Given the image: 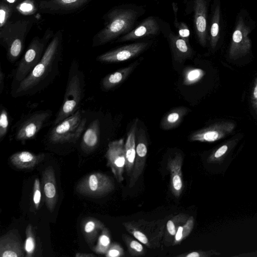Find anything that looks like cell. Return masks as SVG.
I'll return each mask as SVG.
<instances>
[{"label":"cell","instance_id":"1","mask_svg":"<svg viewBox=\"0 0 257 257\" xmlns=\"http://www.w3.org/2000/svg\"><path fill=\"white\" fill-rule=\"evenodd\" d=\"M62 33H55L44 52L42 59L31 73L20 83L16 90L21 96L36 90L47 79L57 65L62 47Z\"/></svg>","mask_w":257,"mask_h":257},{"label":"cell","instance_id":"2","mask_svg":"<svg viewBox=\"0 0 257 257\" xmlns=\"http://www.w3.org/2000/svg\"><path fill=\"white\" fill-rule=\"evenodd\" d=\"M139 17L138 11L132 9L115 8L104 16V27L92 39V47L109 43L121 35L131 31Z\"/></svg>","mask_w":257,"mask_h":257},{"label":"cell","instance_id":"3","mask_svg":"<svg viewBox=\"0 0 257 257\" xmlns=\"http://www.w3.org/2000/svg\"><path fill=\"white\" fill-rule=\"evenodd\" d=\"M32 25L29 20H19L9 21L0 29L1 44L6 48L7 58L11 62L16 61L22 53Z\"/></svg>","mask_w":257,"mask_h":257},{"label":"cell","instance_id":"4","mask_svg":"<svg viewBox=\"0 0 257 257\" xmlns=\"http://www.w3.org/2000/svg\"><path fill=\"white\" fill-rule=\"evenodd\" d=\"M166 219L148 221L144 219L123 223L125 230L150 249L161 246L165 233Z\"/></svg>","mask_w":257,"mask_h":257},{"label":"cell","instance_id":"5","mask_svg":"<svg viewBox=\"0 0 257 257\" xmlns=\"http://www.w3.org/2000/svg\"><path fill=\"white\" fill-rule=\"evenodd\" d=\"M53 36V31L48 29L42 38L36 36L32 40L16 69L14 76L16 82L23 81L40 62L47 44Z\"/></svg>","mask_w":257,"mask_h":257},{"label":"cell","instance_id":"6","mask_svg":"<svg viewBox=\"0 0 257 257\" xmlns=\"http://www.w3.org/2000/svg\"><path fill=\"white\" fill-rule=\"evenodd\" d=\"M86 123L79 110L56 124L50 132L49 138L54 143L75 142L81 136Z\"/></svg>","mask_w":257,"mask_h":257},{"label":"cell","instance_id":"7","mask_svg":"<svg viewBox=\"0 0 257 257\" xmlns=\"http://www.w3.org/2000/svg\"><path fill=\"white\" fill-rule=\"evenodd\" d=\"M83 88L80 75L72 71V73L69 74L63 103L54 121L55 125L76 112L82 99Z\"/></svg>","mask_w":257,"mask_h":257},{"label":"cell","instance_id":"8","mask_svg":"<svg viewBox=\"0 0 257 257\" xmlns=\"http://www.w3.org/2000/svg\"><path fill=\"white\" fill-rule=\"evenodd\" d=\"M114 189L113 180L108 175L94 172L83 177L77 184L76 190L79 194L90 197H102Z\"/></svg>","mask_w":257,"mask_h":257},{"label":"cell","instance_id":"9","mask_svg":"<svg viewBox=\"0 0 257 257\" xmlns=\"http://www.w3.org/2000/svg\"><path fill=\"white\" fill-rule=\"evenodd\" d=\"M250 29L242 17L236 22L228 51L229 58L235 60L248 54L251 49V41L249 37Z\"/></svg>","mask_w":257,"mask_h":257},{"label":"cell","instance_id":"10","mask_svg":"<svg viewBox=\"0 0 257 257\" xmlns=\"http://www.w3.org/2000/svg\"><path fill=\"white\" fill-rule=\"evenodd\" d=\"M105 157L107 160V166L110 168L117 182H122L124 180L123 173L126 164L124 139H120L109 142Z\"/></svg>","mask_w":257,"mask_h":257},{"label":"cell","instance_id":"11","mask_svg":"<svg viewBox=\"0 0 257 257\" xmlns=\"http://www.w3.org/2000/svg\"><path fill=\"white\" fill-rule=\"evenodd\" d=\"M92 0H44L40 2V12L51 15H66L80 11Z\"/></svg>","mask_w":257,"mask_h":257},{"label":"cell","instance_id":"12","mask_svg":"<svg viewBox=\"0 0 257 257\" xmlns=\"http://www.w3.org/2000/svg\"><path fill=\"white\" fill-rule=\"evenodd\" d=\"M234 122L230 121H221L197 130L189 137L191 141L200 142H214L225 138L235 128Z\"/></svg>","mask_w":257,"mask_h":257},{"label":"cell","instance_id":"13","mask_svg":"<svg viewBox=\"0 0 257 257\" xmlns=\"http://www.w3.org/2000/svg\"><path fill=\"white\" fill-rule=\"evenodd\" d=\"M148 45L147 42L130 44L103 53L97 57V60L109 63L124 62L139 55Z\"/></svg>","mask_w":257,"mask_h":257},{"label":"cell","instance_id":"14","mask_svg":"<svg viewBox=\"0 0 257 257\" xmlns=\"http://www.w3.org/2000/svg\"><path fill=\"white\" fill-rule=\"evenodd\" d=\"M136 154L134 166L130 177L129 187L132 188L142 174L145 165L148 153V142L145 130L142 127L136 133Z\"/></svg>","mask_w":257,"mask_h":257},{"label":"cell","instance_id":"15","mask_svg":"<svg viewBox=\"0 0 257 257\" xmlns=\"http://www.w3.org/2000/svg\"><path fill=\"white\" fill-rule=\"evenodd\" d=\"M183 162V156L178 153L173 157H169L167 164V168L170 175V190L177 198L180 197L184 187L182 171Z\"/></svg>","mask_w":257,"mask_h":257},{"label":"cell","instance_id":"16","mask_svg":"<svg viewBox=\"0 0 257 257\" xmlns=\"http://www.w3.org/2000/svg\"><path fill=\"white\" fill-rule=\"evenodd\" d=\"M50 115L48 111L36 112L26 119L18 129L16 139L25 141L33 138L41 130Z\"/></svg>","mask_w":257,"mask_h":257},{"label":"cell","instance_id":"17","mask_svg":"<svg viewBox=\"0 0 257 257\" xmlns=\"http://www.w3.org/2000/svg\"><path fill=\"white\" fill-rule=\"evenodd\" d=\"M24 247L17 230H11L0 238L1 257L24 256Z\"/></svg>","mask_w":257,"mask_h":257},{"label":"cell","instance_id":"18","mask_svg":"<svg viewBox=\"0 0 257 257\" xmlns=\"http://www.w3.org/2000/svg\"><path fill=\"white\" fill-rule=\"evenodd\" d=\"M42 184L46 206L52 212L58 200L55 172L52 166H49L43 171Z\"/></svg>","mask_w":257,"mask_h":257},{"label":"cell","instance_id":"19","mask_svg":"<svg viewBox=\"0 0 257 257\" xmlns=\"http://www.w3.org/2000/svg\"><path fill=\"white\" fill-rule=\"evenodd\" d=\"M194 8L196 33L200 44L205 46L207 42L206 0H194Z\"/></svg>","mask_w":257,"mask_h":257},{"label":"cell","instance_id":"20","mask_svg":"<svg viewBox=\"0 0 257 257\" xmlns=\"http://www.w3.org/2000/svg\"><path fill=\"white\" fill-rule=\"evenodd\" d=\"M159 30L160 26L157 20L154 17H149L134 30L119 38L117 42L132 41L144 37L156 35L159 33Z\"/></svg>","mask_w":257,"mask_h":257},{"label":"cell","instance_id":"21","mask_svg":"<svg viewBox=\"0 0 257 257\" xmlns=\"http://www.w3.org/2000/svg\"><path fill=\"white\" fill-rule=\"evenodd\" d=\"M138 119H136L131 125L127 134L125 143V171L128 177H130L134 166L136 154V133Z\"/></svg>","mask_w":257,"mask_h":257},{"label":"cell","instance_id":"22","mask_svg":"<svg viewBox=\"0 0 257 257\" xmlns=\"http://www.w3.org/2000/svg\"><path fill=\"white\" fill-rule=\"evenodd\" d=\"M45 158L44 154L35 155L28 151L17 152L10 157V162L13 166L20 169L33 168Z\"/></svg>","mask_w":257,"mask_h":257},{"label":"cell","instance_id":"23","mask_svg":"<svg viewBox=\"0 0 257 257\" xmlns=\"http://www.w3.org/2000/svg\"><path fill=\"white\" fill-rule=\"evenodd\" d=\"M104 227V224L100 220L94 217H87L82 220V232L86 242L92 249L99 232Z\"/></svg>","mask_w":257,"mask_h":257},{"label":"cell","instance_id":"24","mask_svg":"<svg viewBox=\"0 0 257 257\" xmlns=\"http://www.w3.org/2000/svg\"><path fill=\"white\" fill-rule=\"evenodd\" d=\"M136 61L106 75L102 81V85L106 90L112 89L122 83L138 65Z\"/></svg>","mask_w":257,"mask_h":257},{"label":"cell","instance_id":"25","mask_svg":"<svg viewBox=\"0 0 257 257\" xmlns=\"http://www.w3.org/2000/svg\"><path fill=\"white\" fill-rule=\"evenodd\" d=\"M171 48L175 61L182 62L190 58L192 50L186 41L180 36L171 34L169 36Z\"/></svg>","mask_w":257,"mask_h":257},{"label":"cell","instance_id":"26","mask_svg":"<svg viewBox=\"0 0 257 257\" xmlns=\"http://www.w3.org/2000/svg\"><path fill=\"white\" fill-rule=\"evenodd\" d=\"M100 136V123L95 119L85 131L82 141V147L85 151H93L97 146Z\"/></svg>","mask_w":257,"mask_h":257},{"label":"cell","instance_id":"27","mask_svg":"<svg viewBox=\"0 0 257 257\" xmlns=\"http://www.w3.org/2000/svg\"><path fill=\"white\" fill-rule=\"evenodd\" d=\"M189 111L188 108L178 107L169 111L162 118L160 125L164 130H169L178 126Z\"/></svg>","mask_w":257,"mask_h":257},{"label":"cell","instance_id":"28","mask_svg":"<svg viewBox=\"0 0 257 257\" xmlns=\"http://www.w3.org/2000/svg\"><path fill=\"white\" fill-rule=\"evenodd\" d=\"M220 18V3L217 2L213 11L210 27V44L212 49L216 47L219 38Z\"/></svg>","mask_w":257,"mask_h":257},{"label":"cell","instance_id":"29","mask_svg":"<svg viewBox=\"0 0 257 257\" xmlns=\"http://www.w3.org/2000/svg\"><path fill=\"white\" fill-rule=\"evenodd\" d=\"M237 142V139L229 140L214 150L207 159L208 163H219L224 159L225 156L235 146Z\"/></svg>","mask_w":257,"mask_h":257},{"label":"cell","instance_id":"30","mask_svg":"<svg viewBox=\"0 0 257 257\" xmlns=\"http://www.w3.org/2000/svg\"><path fill=\"white\" fill-rule=\"evenodd\" d=\"M121 237L131 255L139 256L145 254V251L143 244L138 239L126 234H122Z\"/></svg>","mask_w":257,"mask_h":257},{"label":"cell","instance_id":"31","mask_svg":"<svg viewBox=\"0 0 257 257\" xmlns=\"http://www.w3.org/2000/svg\"><path fill=\"white\" fill-rule=\"evenodd\" d=\"M111 234L108 228L104 227L101 231L96 245L93 250L98 254H105L111 245Z\"/></svg>","mask_w":257,"mask_h":257},{"label":"cell","instance_id":"32","mask_svg":"<svg viewBox=\"0 0 257 257\" xmlns=\"http://www.w3.org/2000/svg\"><path fill=\"white\" fill-rule=\"evenodd\" d=\"M189 216L184 213H179L171 217L166 222V230L169 238L174 239L179 227L186 222Z\"/></svg>","mask_w":257,"mask_h":257},{"label":"cell","instance_id":"33","mask_svg":"<svg viewBox=\"0 0 257 257\" xmlns=\"http://www.w3.org/2000/svg\"><path fill=\"white\" fill-rule=\"evenodd\" d=\"M194 225V219L192 216H189L187 220L178 228L172 242L173 245L180 243L186 239L192 232Z\"/></svg>","mask_w":257,"mask_h":257},{"label":"cell","instance_id":"34","mask_svg":"<svg viewBox=\"0 0 257 257\" xmlns=\"http://www.w3.org/2000/svg\"><path fill=\"white\" fill-rule=\"evenodd\" d=\"M204 75V72L201 69L186 68L183 73V84L186 85H193L199 81Z\"/></svg>","mask_w":257,"mask_h":257},{"label":"cell","instance_id":"35","mask_svg":"<svg viewBox=\"0 0 257 257\" xmlns=\"http://www.w3.org/2000/svg\"><path fill=\"white\" fill-rule=\"evenodd\" d=\"M24 247L27 257L33 256L36 249V241L33 227L31 224H28L26 228V239Z\"/></svg>","mask_w":257,"mask_h":257},{"label":"cell","instance_id":"36","mask_svg":"<svg viewBox=\"0 0 257 257\" xmlns=\"http://www.w3.org/2000/svg\"><path fill=\"white\" fill-rule=\"evenodd\" d=\"M17 11L24 16H30L34 14L38 7L33 0H24L16 7Z\"/></svg>","mask_w":257,"mask_h":257},{"label":"cell","instance_id":"37","mask_svg":"<svg viewBox=\"0 0 257 257\" xmlns=\"http://www.w3.org/2000/svg\"><path fill=\"white\" fill-rule=\"evenodd\" d=\"M13 5L2 0L0 3V29L9 21L13 13Z\"/></svg>","mask_w":257,"mask_h":257},{"label":"cell","instance_id":"38","mask_svg":"<svg viewBox=\"0 0 257 257\" xmlns=\"http://www.w3.org/2000/svg\"><path fill=\"white\" fill-rule=\"evenodd\" d=\"M9 125L8 112L5 108H2L0 116V139L6 136Z\"/></svg>","mask_w":257,"mask_h":257},{"label":"cell","instance_id":"39","mask_svg":"<svg viewBox=\"0 0 257 257\" xmlns=\"http://www.w3.org/2000/svg\"><path fill=\"white\" fill-rule=\"evenodd\" d=\"M104 255L106 257H122L124 255V251L119 244L113 242L111 244Z\"/></svg>","mask_w":257,"mask_h":257},{"label":"cell","instance_id":"40","mask_svg":"<svg viewBox=\"0 0 257 257\" xmlns=\"http://www.w3.org/2000/svg\"><path fill=\"white\" fill-rule=\"evenodd\" d=\"M218 252L210 250L208 251L196 250L181 253L178 255V257H209L213 255L219 254Z\"/></svg>","mask_w":257,"mask_h":257},{"label":"cell","instance_id":"41","mask_svg":"<svg viewBox=\"0 0 257 257\" xmlns=\"http://www.w3.org/2000/svg\"><path fill=\"white\" fill-rule=\"evenodd\" d=\"M33 201L36 209H38L41 202V192L39 180L36 178L33 186Z\"/></svg>","mask_w":257,"mask_h":257},{"label":"cell","instance_id":"42","mask_svg":"<svg viewBox=\"0 0 257 257\" xmlns=\"http://www.w3.org/2000/svg\"><path fill=\"white\" fill-rule=\"evenodd\" d=\"M251 106L257 115V77L255 78L252 88L250 95Z\"/></svg>","mask_w":257,"mask_h":257},{"label":"cell","instance_id":"43","mask_svg":"<svg viewBox=\"0 0 257 257\" xmlns=\"http://www.w3.org/2000/svg\"><path fill=\"white\" fill-rule=\"evenodd\" d=\"M179 35L182 38H187L190 35V31L186 27H182L179 30Z\"/></svg>","mask_w":257,"mask_h":257},{"label":"cell","instance_id":"44","mask_svg":"<svg viewBox=\"0 0 257 257\" xmlns=\"http://www.w3.org/2000/svg\"><path fill=\"white\" fill-rule=\"evenodd\" d=\"M4 79H5V75L2 71V69H1L0 71V93H2L4 86Z\"/></svg>","mask_w":257,"mask_h":257},{"label":"cell","instance_id":"45","mask_svg":"<svg viewBox=\"0 0 257 257\" xmlns=\"http://www.w3.org/2000/svg\"><path fill=\"white\" fill-rule=\"evenodd\" d=\"M76 257H91L95 256L94 254L92 253H80L77 252L75 254V255Z\"/></svg>","mask_w":257,"mask_h":257},{"label":"cell","instance_id":"46","mask_svg":"<svg viewBox=\"0 0 257 257\" xmlns=\"http://www.w3.org/2000/svg\"><path fill=\"white\" fill-rule=\"evenodd\" d=\"M6 3L14 5V4L17 1V0H3Z\"/></svg>","mask_w":257,"mask_h":257}]
</instances>
